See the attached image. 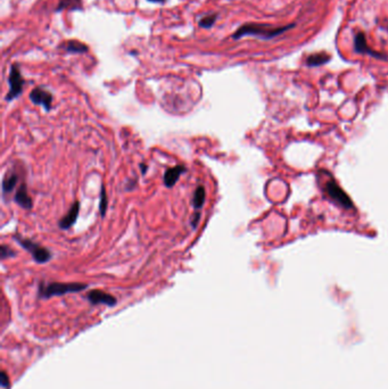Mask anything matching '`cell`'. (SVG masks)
I'll use <instances>...</instances> for the list:
<instances>
[{
  "label": "cell",
  "instance_id": "7402d4cb",
  "mask_svg": "<svg viewBox=\"0 0 388 389\" xmlns=\"http://www.w3.org/2000/svg\"><path fill=\"white\" fill-rule=\"evenodd\" d=\"M147 165H145V164H143V163H141L140 164V168H141V173H143V174H145V173H146V171H147Z\"/></svg>",
  "mask_w": 388,
  "mask_h": 389
},
{
  "label": "cell",
  "instance_id": "9a60e30c",
  "mask_svg": "<svg viewBox=\"0 0 388 389\" xmlns=\"http://www.w3.org/2000/svg\"><path fill=\"white\" fill-rule=\"evenodd\" d=\"M64 9L82 10L83 9V3H82V0H61L56 8V11H61Z\"/></svg>",
  "mask_w": 388,
  "mask_h": 389
},
{
  "label": "cell",
  "instance_id": "52a82bcc",
  "mask_svg": "<svg viewBox=\"0 0 388 389\" xmlns=\"http://www.w3.org/2000/svg\"><path fill=\"white\" fill-rule=\"evenodd\" d=\"M354 49L358 54L369 55V56L378 58V60H387L386 55H384L383 53L376 52V50L371 49L370 47L368 46L366 35H364L363 32L356 33L355 39H354Z\"/></svg>",
  "mask_w": 388,
  "mask_h": 389
},
{
  "label": "cell",
  "instance_id": "9c48e42d",
  "mask_svg": "<svg viewBox=\"0 0 388 389\" xmlns=\"http://www.w3.org/2000/svg\"><path fill=\"white\" fill-rule=\"evenodd\" d=\"M79 211H80L79 202H76L74 204H72V206H71L68 214L63 216V218L60 220V222H58V226H60L61 229L63 230L70 229V228L76 223L78 216H79Z\"/></svg>",
  "mask_w": 388,
  "mask_h": 389
},
{
  "label": "cell",
  "instance_id": "603a6c76",
  "mask_svg": "<svg viewBox=\"0 0 388 389\" xmlns=\"http://www.w3.org/2000/svg\"><path fill=\"white\" fill-rule=\"evenodd\" d=\"M148 1L151 2H156V3H164L166 1V0H148Z\"/></svg>",
  "mask_w": 388,
  "mask_h": 389
},
{
  "label": "cell",
  "instance_id": "277c9868",
  "mask_svg": "<svg viewBox=\"0 0 388 389\" xmlns=\"http://www.w3.org/2000/svg\"><path fill=\"white\" fill-rule=\"evenodd\" d=\"M14 238L16 239V241L23 248L32 255L34 261L39 263V264H44V263L49 262L52 259L53 254L45 247L39 245V243H35L32 240H30V239L23 238L21 235H15Z\"/></svg>",
  "mask_w": 388,
  "mask_h": 389
},
{
  "label": "cell",
  "instance_id": "5b68a950",
  "mask_svg": "<svg viewBox=\"0 0 388 389\" xmlns=\"http://www.w3.org/2000/svg\"><path fill=\"white\" fill-rule=\"evenodd\" d=\"M8 83H9V91L7 93L5 99L6 101H11L22 95L23 88H24V84H25V80L23 78L21 70H19V66L17 64H13L10 66Z\"/></svg>",
  "mask_w": 388,
  "mask_h": 389
},
{
  "label": "cell",
  "instance_id": "30bf717a",
  "mask_svg": "<svg viewBox=\"0 0 388 389\" xmlns=\"http://www.w3.org/2000/svg\"><path fill=\"white\" fill-rule=\"evenodd\" d=\"M186 172V167L183 165H176L174 167L167 168L164 173V184L166 188H173L175 183L179 181L180 175Z\"/></svg>",
  "mask_w": 388,
  "mask_h": 389
},
{
  "label": "cell",
  "instance_id": "e0dca14e",
  "mask_svg": "<svg viewBox=\"0 0 388 389\" xmlns=\"http://www.w3.org/2000/svg\"><path fill=\"white\" fill-rule=\"evenodd\" d=\"M217 19H218V14L206 15V16H204L201 21L198 22V25L199 27H202V29H210V27H212L215 24Z\"/></svg>",
  "mask_w": 388,
  "mask_h": 389
},
{
  "label": "cell",
  "instance_id": "8fae6325",
  "mask_svg": "<svg viewBox=\"0 0 388 389\" xmlns=\"http://www.w3.org/2000/svg\"><path fill=\"white\" fill-rule=\"evenodd\" d=\"M14 200L18 206L24 208V210H30V208H32L33 202H32V198L30 197L29 192H27L25 183H23L22 186L18 188V190L16 191V195L14 196Z\"/></svg>",
  "mask_w": 388,
  "mask_h": 389
},
{
  "label": "cell",
  "instance_id": "44dd1931",
  "mask_svg": "<svg viewBox=\"0 0 388 389\" xmlns=\"http://www.w3.org/2000/svg\"><path fill=\"white\" fill-rule=\"evenodd\" d=\"M0 381H1V386L3 389H7L9 387V378L7 376V373L5 371L1 372V377H0Z\"/></svg>",
  "mask_w": 388,
  "mask_h": 389
},
{
  "label": "cell",
  "instance_id": "ffe728a7",
  "mask_svg": "<svg viewBox=\"0 0 388 389\" xmlns=\"http://www.w3.org/2000/svg\"><path fill=\"white\" fill-rule=\"evenodd\" d=\"M199 222H201V213H199L198 211H196L190 219V225H191V227L194 228V229H196Z\"/></svg>",
  "mask_w": 388,
  "mask_h": 389
},
{
  "label": "cell",
  "instance_id": "2e32d148",
  "mask_svg": "<svg viewBox=\"0 0 388 389\" xmlns=\"http://www.w3.org/2000/svg\"><path fill=\"white\" fill-rule=\"evenodd\" d=\"M205 198H206L205 188L203 186H198L197 189L195 190V194L193 197V207L195 211L201 210L204 205V203H205Z\"/></svg>",
  "mask_w": 388,
  "mask_h": 389
},
{
  "label": "cell",
  "instance_id": "ac0fdd59",
  "mask_svg": "<svg viewBox=\"0 0 388 389\" xmlns=\"http://www.w3.org/2000/svg\"><path fill=\"white\" fill-rule=\"evenodd\" d=\"M99 211L101 216H105L106 211H107V196H106V190L105 187H101V192H100V205H99Z\"/></svg>",
  "mask_w": 388,
  "mask_h": 389
},
{
  "label": "cell",
  "instance_id": "7a4b0ae2",
  "mask_svg": "<svg viewBox=\"0 0 388 389\" xmlns=\"http://www.w3.org/2000/svg\"><path fill=\"white\" fill-rule=\"evenodd\" d=\"M88 285L80 282H50V284H40L39 286V297L48 300L54 296L79 293L87 288Z\"/></svg>",
  "mask_w": 388,
  "mask_h": 389
},
{
  "label": "cell",
  "instance_id": "7c38bea8",
  "mask_svg": "<svg viewBox=\"0 0 388 389\" xmlns=\"http://www.w3.org/2000/svg\"><path fill=\"white\" fill-rule=\"evenodd\" d=\"M60 48H63L66 53L70 54H85L89 52V47L85 43L78 40H69L61 43Z\"/></svg>",
  "mask_w": 388,
  "mask_h": 389
},
{
  "label": "cell",
  "instance_id": "d6986e66",
  "mask_svg": "<svg viewBox=\"0 0 388 389\" xmlns=\"http://www.w3.org/2000/svg\"><path fill=\"white\" fill-rule=\"evenodd\" d=\"M0 249H1V259H6V258H10V257L16 256V251H14L8 246L2 245L1 248H0Z\"/></svg>",
  "mask_w": 388,
  "mask_h": 389
},
{
  "label": "cell",
  "instance_id": "6da1fadb",
  "mask_svg": "<svg viewBox=\"0 0 388 389\" xmlns=\"http://www.w3.org/2000/svg\"><path fill=\"white\" fill-rule=\"evenodd\" d=\"M294 26H295L294 23L281 27H272L271 25L258 24V23H246V24L239 27L236 32H233L231 37H233L234 40H238V39L246 37V35H253V37L269 40V39L276 38L278 35L286 32V31L293 29Z\"/></svg>",
  "mask_w": 388,
  "mask_h": 389
},
{
  "label": "cell",
  "instance_id": "ba28073f",
  "mask_svg": "<svg viewBox=\"0 0 388 389\" xmlns=\"http://www.w3.org/2000/svg\"><path fill=\"white\" fill-rule=\"evenodd\" d=\"M87 300L91 303L92 305L104 304L107 306H115L117 303L114 296H112L111 294H107L99 289H93L91 292H89L87 294Z\"/></svg>",
  "mask_w": 388,
  "mask_h": 389
},
{
  "label": "cell",
  "instance_id": "8992f818",
  "mask_svg": "<svg viewBox=\"0 0 388 389\" xmlns=\"http://www.w3.org/2000/svg\"><path fill=\"white\" fill-rule=\"evenodd\" d=\"M30 100L34 105H41L47 112H49L53 108V95L48 90L41 88V86H37L30 92Z\"/></svg>",
  "mask_w": 388,
  "mask_h": 389
},
{
  "label": "cell",
  "instance_id": "3957f363",
  "mask_svg": "<svg viewBox=\"0 0 388 389\" xmlns=\"http://www.w3.org/2000/svg\"><path fill=\"white\" fill-rule=\"evenodd\" d=\"M322 189L324 194L338 206L345 208V210H352V208H354L352 199L348 197L346 192L339 187V184L335 181L334 178H329L327 181L324 182Z\"/></svg>",
  "mask_w": 388,
  "mask_h": 389
},
{
  "label": "cell",
  "instance_id": "5bb4252c",
  "mask_svg": "<svg viewBox=\"0 0 388 389\" xmlns=\"http://www.w3.org/2000/svg\"><path fill=\"white\" fill-rule=\"evenodd\" d=\"M18 181V174L15 172H9L2 180V194H10L15 189Z\"/></svg>",
  "mask_w": 388,
  "mask_h": 389
},
{
  "label": "cell",
  "instance_id": "4fadbf2b",
  "mask_svg": "<svg viewBox=\"0 0 388 389\" xmlns=\"http://www.w3.org/2000/svg\"><path fill=\"white\" fill-rule=\"evenodd\" d=\"M330 60H331L330 55L324 52H321V53L309 55L305 63H307V65L310 66V68H316V66L327 64Z\"/></svg>",
  "mask_w": 388,
  "mask_h": 389
}]
</instances>
